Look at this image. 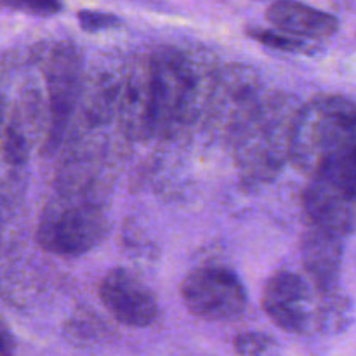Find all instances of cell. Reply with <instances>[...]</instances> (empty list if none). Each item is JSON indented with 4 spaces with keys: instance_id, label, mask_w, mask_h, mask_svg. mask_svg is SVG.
I'll return each instance as SVG.
<instances>
[{
    "instance_id": "7a4b0ae2",
    "label": "cell",
    "mask_w": 356,
    "mask_h": 356,
    "mask_svg": "<svg viewBox=\"0 0 356 356\" xmlns=\"http://www.w3.org/2000/svg\"><path fill=\"white\" fill-rule=\"evenodd\" d=\"M296 115L298 108L285 96L247 110L238 138L240 163L247 172L273 176L289 160Z\"/></svg>"
},
{
    "instance_id": "277c9868",
    "label": "cell",
    "mask_w": 356,
    "mask_h": 356,
    "mask_svg": "<svg viewBox=\"0 0 356 356\" xmlns=\"http://www.w3.org/2000/svg\"><path fill=\"white\" fill-rule=\"evenodd\" d=\"M263 309L278 329L291 334L327 332L325 294L291 271H278L266 282Z\"/></svg>"
},
{
    "instance_id": "9a60e30c",
    "label": "cell",
    "mask_w": 356,
    "mask_h": 356,
    "mask_svg": "<svg viewBox=\"0 0 356 356\" xmlns=\"http://www.w3.org/2000/svg\"><path fill=\"white\" fill-rule=\"evenodd\" d=\"M0 2L35 16H52L63 9L61 0H0Z\"/></svg>"
},
{
    "instance_id": "7c38bea8",
    "label": "cell",
    "mask_w": 356,
    "mask_h": 356,
    "mask_svg": "<svg viewBox=\"0 0 356 356\" xmlns=\"http://www.w3.org/2000/svg\"><path fill=\"white\" fill-rule=\"evenodd\" d=\"M238 356H280V348L273 337L263 332H242L235 339Z\"/></svg>"
},
{
    "instance_id": "e0dca14e",
    "label": "cell",
    "mask_w": 356,
    "mask_h": 356,
    "mask_svg": "<svg viewBox=\"0 0 356 356\" xmlns=\"http://www.w3.org/2000/svg\"><path fill=\"white\" fill-rule=\"evenodd\" d=\"M346 169H348V176H350V181H351V186H353L355 197H356V145L350 152V155H348Z\"/></svg>"
},
{
    "instance_id": "5b68a950",
    "label": "cell",
    "mask_w": 356,
    "mask_h": 356,
    "mask_svg": "<svg viewBox=\"0 0 356 356\" xmlns=\"http://www.w3.org/2000/svg\"><path fill=\"white\" fill-rule=\"evenodd\" d=\"M148 72L155 131L172 129L193 106L195 80L191 65L183 52L160 49L149 58Z\"/></svg>"
},
{
    "instance_id": "9c48e42d",
    "label": "cell",
    "mask_w": 356,
    "mask_h": 356,
    "mask_svg": "<svg viewBox=\"0 0 356 356\" xmlns=\"http://www.w3.org/2000/svg\"><path fill=\"white\" fill-rule=\"evenodd\" d=\"M99 298L110 315L125 327L143 329L159 318L155 294L124 268H115L106 273L99 285Z\"/></svg>"
},
{
    "instance_id": "4fadbf2b",
    "label": "cell",
    "mask_w": 356,
    "mask_h": 356,
    "mask_svg": "<svg viewBox=\"0 0 356 356\" xmlns=\"http://www.w3.org/2000/svg\"><path fill=\"white\" fill-rule=\"evenodd\" d=\"M247 35L252 37L254 40L261 42L266 47L275 49V51L284 52H305L308 49V44L301 38L291 37V35L278 33L273 30H264V28H249Z\"/></svg>"
},
{
    "instance_id": "52a82bcc",
    "label": "cell",
    "mask_w": 356,
    "mask_h": 356,
    "mask_svg": "<svg viewBox=\"0 0 356 356\" xmlns=\"http://www.w3.org/2000/svg\"><path fill=\"white\" fill-rule=\"evenodd\" d=\"M181 298L188 312L212 322L233 320L247 308L242 280L222 266H202L191 271L181 285Z\"/></svg>"
},
{
    "instance_id": "8992f818",
    "label": "cell",
    "mask_w": 356,
    "mask_h": 356,
    "mask_svg": "<svg viewBox=\"0 0 356 356\" xmlns=\"http://www.w3.org/2000/svg\"><path fill=\"white\" fill-rule=\"evenodd\" d=\"M348 155L312 176L302 197L312 225L343 238L353 232L356 222V197L348 176Z\"/></svg>"
},
{
    "instance_id": "8fae6325",
    "label": "cell",
    "mask_w": 356,
    "mask_h": 356,
    "mask_svg": "<svg viewBox=\"0 0 356 356\" xmlns=\"http://www.w3.org/2000/svg\"><path fill=\"white\" fill-rule=\"evenodd\" d=\"M266 19L282 33L301 40L329 38L339 30L336 16L298 0H275L266 9Z\"/></svg>"
},
{
    "instance_id": "2e32d148",
    "label": "cell",
    "mask_w": 356,
    "mask_h": 356,
    "mask_svg": "<svg viewBox=\"0 0 356 356\" xmlns=\"http://www.w3.org/2000/svg\"><path fill=\"white\" fill-rule=\"evenodd\" d=\"M14 339L9 330L0 323V356H13Z\"/></svg>"
},
{
    "instance_id": "30bf717a",
    "label": "cell",
    "mask_w": 356,
    "mask_h": 356,
    "mask_svg": "<svg viewBox=\"0 0 356 356\" xmlns=\"http://www.w3.org/2000/svg\"><path fill=\"white\" fill-rule=\"evenodd\" d=\"M344 238L323 229L312 228L302 236V266L318 292L339 291Z\"/></svg>"
},
{
    "instance_id": "5bb4252c",
    "label": "cell",
    "mask_w": 356,
    "mask_h": 356,
    "mask_svg": "<svg viewBox=\"0 0 356 356\" xmlns=\"http://www.w3.org/2000/svg\"><path fill=\"white\" fill-rule=\"evenodd\" d=\"M76 17H79V23L80 26H82V30L89 31V33H97V31L113 30V28L122 26L120 17L115 16V14L111 13L83 9V10H79Z\"/></svg>"
},
{
    "instance_id": "6da1fadb",
    "label": "cell",
    "mask_w": 356,
    "mask_h": 356,
    "mask_svg": "<svg viewBox=\"0 0 356 356\" xmlns=\"http://www.w3.org/2000/svg\"><path fill=\"white\" fill-rule=\"evenodd\" d=\"M355 145L356 103L337 94H322L298 110L289 160L312 177L341 162Z\"/></svg>"
},
{
    "instance_id": "ba28073f",
    "label": "cell",
    "mask_w": 356,
    "mask_h": 356,
    "mask_svg": "<svg viewBox=\"0 0 356 356\" xmlns=\"http://www.w3.org/2000/svg\"><path fill=\"white\" fill-rule=\"evenodd\" d=\"M80 72H82V61L75 45L58 44L52 49L47 65V89L49 101H51L47 149H54L65 134L79 96Z\"/></svg>"
},
{
    "instance_id": "3957f363",
    "label": "cell",
    "mask_w": 356,
    "mask_h": 356,
    "mask_svg": "<svg viewBox=\"0 0 356 356\" xmlns=\"http://www.w3.org/2000/svg\"><path fill=\"white\" fill-rule=\"evenodd\" d=\"M108 219L103 209L79 195H61L45 205L38 222V242L58 256H80L103 242Z\"/></svg>"
}]
</instances>
